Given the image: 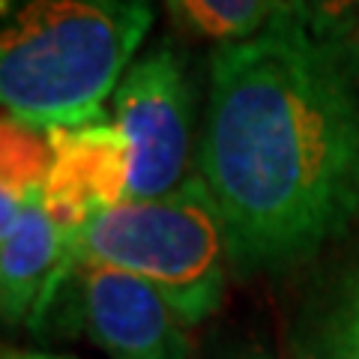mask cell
Listing matches in <instances>:
<instances>
[{
	"instance_id": "9c48e42d",
	"label": "cell",
	"mask_w": 359,
	"mask_h": 359,
	"mask_svg": "<svg viewBox=\"0 0 359 359\" xmlns=\"http://www.w3.org/2000/svg\"><path fill=\"white\" fill-rule=\"evenodd\" d=\"M162 6L180 33L216 48L252 39L287 13L285 0H162Z\"/></svg>"
},
{
	"instance_id": "52a82bcc",
	"label": "cell",
	"mask_w": 359,
	"mask_h": 359,
	"mask_svg": "<svg viewBox=\"0 0 359 359\" xmlns=\"http://www.w3.org/2000/svg\"><path fill=\"white\" fill-rule=\"evenodd\" d=\"M45 186H0V311L36 323L69 278V243L45 210Z\"/></svg>"
},
{
	"instance_id": "5b68a950",
	"label": "cell",
	"mask_w": 359,
	"mask_h": 359,
	"mask_svg": "<svg viewBox=\"0 0 359 359\" xmlns=\"http://www.w3.org/2000/svg\"><path fill=\"white\" fill-rule=\"evenodd\" d=\"M75 314L108 359H189V323L150 282L102 264H75Z\"/></svg>"
},
{
	"instance_id": "277c9868",
	"label": "cell",
	"mask_w": 359,
	"mask_h": 359,
	"mask_svg": "<svg viewBox=\"0 0 359 359\" xmlns=\"http://www.w3.org/2000/svg\"><path fill=\"white\" fill-rule=\"evenodd\" d=\"M114 123L129 144V198H159L186 180L195 93L171 45L141 54L114 90Z\"/></svg>"
},
{
	"instance_id": "30bf717a",
	"label": "cell",
	"mask_w": 359,
	"mask_h": 359,
	"mask_svg": "<svg viewBox=\"0 0 359 359\" xmlns=\"http://www.w3.org/2000/svg\"><path fill=\"white\" fill-rule=\"evenodd\" d=\"M287 15L311 36L353 42L359 33V0H285Z\"/></svg>"
},
{
	"instance_id": "6da1fadb",
	"label": "cell",
	"mask_w": 359,
	"mask_h": 359,
	"mask_svg": "<svg viewBox=\"0 0 359 359\" xmlns=\"http://www.w3.org/2000/svg\"><path fill=\"white\" fill-rule=\"evenodd\" d=\"M198 177L243 273L311 261L359 222V51L287 13L210 57Z\"/></svg>"
},
{
	"instance_id": "7a4b0ae2",
	"label": "cell",
	"mask_w": 359,
	"mask_h": 359,
	"mask_svg": "<svg viewBox=\"0 0 359 359\" xmlns=\"http://www.w3.org/2000/svg\"><path fill=\"white\" fill-rule=\"evenodd\" d=\"M153 25V0H15L4 6V117L51 132L102 117Z\"/></svg>"
},
{
	"instance_id": "3957f363",
	"label": "cell",
	"mask_w": 359,
	"mask_h": 359,
	"mask_svg": "<svg viewBox=\"0 0 359 359\" xmlns=\"http://www.w3.org/2000/svg\"><path fill=\"white\" fill-rule=\"evenodd\" d=\"M231 261L228 228L198 174L159 198H126L87 224L69 252L75 264H102L162 290L189 327L219 309Z\"/></svg>"
},
{
	"instance_id": "7c38bea8",
	"label": "cell",
	"mask_w": 359,
	"mask_h": 359,
	"mask_svg": "<svg viewBox=\"0 0 359 359\" xmlns=\"http://www.w3.org/2000/svg\"><path fill=\"white\" fill-rule=\"evenodd\" d=\"M231 359H273V356L264 353V351H257V347H249V351H240L237 356H231Z\"/></svg>"
},
{
	"instance_id": "ba28073f",
	"label": "cell",
	"mask_w": 359,
	"mask_h": 359,
	"mask_svg": "<svg viewBox=\"0 0 359 359\" xmlns=\"http://www.w3.org/2000/svg\"><path fill=\"white\" fill-rule=\"evenodd\" d=\"M290 353L294 359H359V261L297 323Z\"/></svg>"
},
{
	"instance_id": "8992f818",
	"label": "cell",
	"mask_w": 359,
	"mask_h": 359,
	"mask_svg": "<svg viewBox=\"0 0 359 359\" xmlns=\"http://www.w3.org/2000/svg\"><path fill=\"white\" fill-rule=\"evenodd\" d=\"M48 141L54 162L42 192L45 210L72 252L99 212L129 198V144L117 123L102 117L72 129H51Z\"/></svg>"
},
{
	"instance_id": "8fae6325",
	"label": "cell",
	"mask_w": 359,
	"mask_h": 359,
	"mask_svg": "<svg viewBox=\"0 0 359 359\" xmlns=\"http://www.w3.org/2000/svg\"><path fill=\"white\" fill-rule=\"evenodd\" d=\"M4 359H72V356H57V353H13V351H6Z\"/></svg>"
}]
</instances>
